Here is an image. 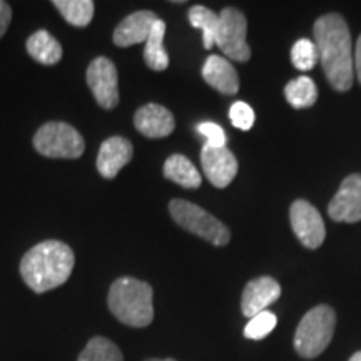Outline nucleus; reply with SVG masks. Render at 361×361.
<instances>
[{
  "mask_svg": "<svg viewBox=\"0 0 361 361\" xmlns=\"http://www.w3.org/2000/svg\"><path fill=\"white\" fill-rule=\"evenodd\" d=\"M78 361H124L123 351L106 336H94L78 356Z\"/></svg>",
  "mask_w": 361,
  "mask_h": 361,
  "instance_id": "22",
  "label": "nucleus"
},
{
  "mask_svg": "<svg viewBox=\"0 0 361 361\" xmlns=\"http://www.w3.org/2000/svg\"><path fill=\"white\" fill-rule=\"evenodd\" d=\"M290 221L293 233L308 250H316L326 238L324 221L318 209L305 200H296L290 207Z\"/></svg>",
  "mask_w": 361,
  "mask_h": 361,
  "instance_id": "9",
  "label": "nucleus"
},
{
  "mask_svg": "<svg viewBox=\"0 0 361 361\" xmlns=\"http://www.w3.org/2000/svg\"><path fill=\"white\" fill-rule=\"evenodd\" d=\"M335 326L336 314L331 306L319 305L311 308L296 328L293 341L296 353L306 360H313L322 355L333 340Z\"/></svg>",
  "mask_w": 361,
  "mask_h": 361,
  "instance_id": "4",
  "label": "nucleus"
},
{
  "mask_svg": "<svg viewBox=\"0 0 361 361\" xmlns=\"http://www.w3.org/2000/svg\"><path fill=\"white\" fill-rule=\"evenodd\" d=\"M247 20L241 11L234 7H226L219 12L218 30L214 44L221 52L231 61L247 62L251 57V49L246 42Z\"/></svg>",
  "mask_w": 361,
  "mask_h": 361,
  "instance_id": "7",
  "label": "nucleus"
},
{
  "mask_svg": "<svg viewBox=\"0 0 361 361\" xmlns=\"http://www.w3.org/2000/svg\"><path fill=\"white\" fill-rule=\"evenodd\" d=\"M164 35H166V24L164 20H157L152 27L151 34L146 40L144 47V62L149 69L152 71H166L169 66V56L164 49Z\"/></svg>",
  "mask_w": 361,
  "mask_h": 361,
  "instance_id": "19",
  "label": "nucleus"
},
{
  "mask_svg": "<svg viewBox=\"0 0 361 361\" xmlns=\"http://www.w3.org/2000/svg\"><path fill=\"white\" fill-rule=\"evenodd\" d=\"M12 22V7L7 2L0 0V39L7 32L8 25Z\"/></svg>",
  "mask_w": 361,
  "mask_h": 361,
  "instance_id": "28",
  "label": "nucleus"
},
{
  "mask_svg": "<svg viewBox=\"0 0 361 361\" xmlns=\"http://www.w3.org/2000/svg\"><path fill=\"white\" fill-rule=\"evenodd\" d=\"M188 19L191 22L192 27L200 29L202 32V44L204 49H213L214 39H216V30H218V22H219V13H216L211 8L204 6H192L188 12Z\"/></svg>",
  "mask_w": 361,
  "mask_h": 361,
  "instance_id": "23",
  "label": "nucleus"
},
{
  "mask_svg": "<svg viewBox=\"0 0 361 361\" xmlns=\"http://www.w3.org/2000/svg\"><path fill=\"white\" fill-rule=\"evenodd\" d=\"M27 54L42 66H56L62 59V45L47 30H37L27 39Z\"/></svg>",
  "mask_w": 361,
  "mask_h": 361,
  "instance_id": "17",
  "label": "nucleus"
},
{
  "mask_svg": "<svg viewBox=\"0 0 361 361\" xmlns=\"http://www.w3.org/2000/svg\"><path fill=\"white\" fill-rule=\"evenodd\" d=\"M229 119H231V123L236 129L250 130L252 124H255L256 116L250 104L238 101L229 107Z\"/></svg>",
  "mask_w": 361,
  "mask_h": 361,
  "instance_id": "26",
  "label": "nucleus"
},
{
  "mask_svg": "<svg viewBox=\"0 0 361 361\" xmlns=\"http://www.w3.org/2000/svg\"><path fill=\"white\" fill-rule=\"evenodd\" d=\"M134 147L129 139L121 137V135H112L106 139L99 147L97 154V171L104 179H114L124 166L133 161Z\"/></svg>",
  "mask_w": 361,
  "mask_h": 361,
  "instance_id": "13",
  "label": "nucleus"
},
{
  "mask_svg": "<svg viewBox=\"0 0 361 361\" xmlns=\"http://www.w3.org/2000/svg\"><path fill=\"white\" fill-rule=\"evenodd\" d=\"M32 142L39 154L51 159H79L85 149L82 134L61 121H51L40 126Z\"/></svg>",
  "mask_w": 361,
  "mask_h": 361,
  "instance_id": "6",
  "label": "nucleus"
},
{
  "mask_svg": "<svg viewBox=\"0 0 361 361\" xmlns=\"http://www.w3.org/2000/svg\"><path fill=\"white\" fill-rule=\"evenodd\" d=\"M318 49H316L313 40L300 39L291 47V62L298 71L308 72L318 64Z\"/></svg>",
  "mask_w": 361,
  "mask_h": 361,
  "instance_id": "24",
  "label": "nucleus"
},
{
  "mask_svg": "<svg viewBox=\"0 0 361 361\" xmlns=\"http://www.w3.org/2000/svg\"><path fill=\"white\" fill-rule=\"evenodd\" d=\"M52 6L61 12L67 24L74 27H87L96 11L92 0H54Z\"/></svg>",
  "mask_w": 361,
  "mask_h": 361,
  "instance_id": "21",
  "label": "nucleus"
},
{
  "mask_svg": "<svg viewBox=\"0 0 361 361\" xmlns=\"http://www.w3.org/2000/svg\"><path fill=\"white\" fill-rule=\"evenodd\" d=\"M201 166L207 180L214 188H228L238 174V161L228 147H211L204 144L201 149Z\"/></svg>",
  "mask_w": 361,
  "mask_h": 361,
  "instance_id": "11",
  "label": "nucleus"
},
{
  "mask_svg": "<svg viewBox=\"0 0 361 361\" xmlns=\"http://www.w3.org/2000/svg\"><path fill=\"white\" fill-rule=\"evenodd\" d=\"M157 20H159V17L152 11H137L130 13L116 27L114 34H112V42L123 49L135 44H146L149 34H151Z\"/></svg>",
  "mask_w": 361,
  "mask_h": 361,
  "instance_id": "15",
  "label": "nucleus"
},
{
  "mask_svg": "<svg viewBox=\"0 0 361 361\" xmlns=\"http://www.w3.org/2000/svg\"><path fill=\"white\" fill-rule=\"evenodd\" d=\"M348 361H361V351H358V353H355Z\"/></svg>",
  "mask_w": 361,
  "mask_h": 361,
  "instance_id": "30",
  "label": "nucleus"
},
{
  "mask_svg": "<svg viewBox=\"0 0 361 361\" xmlns=\"http://www.w3.org/2000/svg\"><path fill=\"white\" fill-rule=\"evenodd\" d=\"M169 214L176 224L211 245L226 246L231 241L228 226L191 201L173 200L169 202Z\"/></svg>",
  "mask_w": 361,
  "mask_h": 361,
  "instance_id": "5",
  "label": "nucleus"
},
{
  "mask_svg": "<svg viewBox=\"0 0 361 361\" xmlns=\"http://www.w3.org/2000/svg\"><path fill=\"white\" fill-rule=\"evenodd\" d=\"M328 214L336 223L361 221V174H350L341 180L340 189L329 201Z\"/></svg>",
  "mask_w": 361,
  "mask_h": 361,
  "instance_id": "10",
  "label": "nucleus"
},
{
  "mask_svg": "<svg viewBox=\"0 0 361 361\" xmlns=\"http://www.w3.org/2000/svg\"><path fill=\"white\" fill-rule=\"evenodd\" d=\"M281 286L274 278L259 276L251 279L245 286L241 296V311L247 318H255L256 314L268 310L269 305L279 300Z\"/></svg>",
  "mask_w": 361,
  "mask_h": 361,
  "instance_id": "12",
  "label": "nucleus"
},
{
  "mask_svg": "<svg viewBox=\"0 0 361 361\" xmlns=\"http://www.w3.org/2000/svg\"><path fill=\"white\" fill-rule=\"evenodd\" d=\"M284 97L295 109H306V107L314 106V102L318 101V89L313 79H310L308 75H300L286 84Z\"/></svg>",
  "mask_w": 361,
  "mask_h": 361,
  "instance_id": "20",
  "label": "nucleus"
},
{
  "mask_svg": "<svg viewBox=\"0 0 361 361\" xmlns=\"http://www.w3.org/2000/svg\"><path fill=\"white\" fill-rule=\"evenodd\" d=\"M154 291L146 281L121 276L111 284L107 306L117 322L130 328H146L154 319Z\"/></svg>",
  "mask_w": 361,
  "mask_h": 361,
  "instance_id": "3",
  "label": "nucleus"
},
{
  "mask_svg": "<svg viewBox=\"0 0 361 361\" xmlns=\"http://www.w3.org/2000/svg\"><path fill=\"white\" fill-rule=\"evenodd\" d=\"M164 178L169 179L171 183L179 184L180 188L186 189H197L201 186V174L196 166L183 154L169 156L164 162Z\"/></svg>",
  "mask_w": 361,
  "mask_h": 361,
  "instance_id": "18",
  "label": "nucleus"
},
{
  "mask_svg": "<svg viewBox=\"0 0 361 361\" xmlns=\"http://www.w3.org/2000/svg\"><path fill=\"white\" fill-rule=\"evenodd\" d=\"M134 128L149 139H162L174 133L176 121L169 109L151 102L135 111Z\"/></svg>",
  "mask_w": 361,
  "mask_h": 361,
  "instance_id": "14",
  "label": "nucleus"
},
{
  "mask_svg": "<svg viewBox=\"0 0 361 361\" xmlns=\"http://www.w3.org/2000/svg\"><path fill=\"white\" fill-rule=\"evenodd\" d=\"M353 66H355V75L361 84V35L356 40L355 51H353Z\"/></svg>",
  "mask_w": 361,
  "mask_h": 361,
  "instance_id": "29",
  "label": "nucleus"
},
{
  "mask_svg": "<svg viewBox=\"0 0 361 361\" xmlns=\"http://www.w3.org/2000/svg\"><path fill=\"white\" fill-rule=\"evenodd\" d=\"M314 45L318 49L324 75L329 85L338 92L353 87V44L348 24L340 13L322 16L313 25Z\"/></svg>",
  "mask_w": 361,
  "mask_h": 361,
  "instance_id": "1",
  "label": "nucleus"
},
{
  "mask_svg": "<svg viewBox=\"0 0 361 361\" xmlns=\"http://www.w3.org/2000/svg\"><path fill=\"white\" fill-rule=\"evenodd\" d=\"M75 264L72 247L57 239L39 243L25 252L20 261V276L37 295L66 284Z\"/></svg>",
  "mask_w": 361,
  "mask_h": 361,
  "instance_id": "2",
  "label": "nucleus"
},
{
  "mask_svg": "<svg viewBox=\"0 0 361 361\" xmlns=\"http://www.w3.org/2000/svg\"><path fill=\"white\" fill-rule=\"evenodd\" d=\"M197 133L207 139V146L211 147H226V134L223 128L216 123H201L197 126Z\"/></svg>",
  "mask_w": 361,
  "mask_h": 361,
  "instance_id": "27",
  "label": "nucleus"
},
{
  "mask_svg": "<svg viewBox=\"0 0 361 361\" xmlns=\"http://www.w3.org/2000/svg\"><path fill=\"white\" fill-rule=\"evenodd\" d=\"M202 79L211 87L226 96H234L239 90V78L234 66L221 56H209L202 66Z\"/></svg>",
  "mask_w": 361,
  "mask_h": 361,
  "instance_id": "16",
  "label": "nucleus"
},
{
  "mask_svg": "<svg viewBox=\"0 0 361 361\" xmlns=\"http://www.w3.org/2000/svg\"><path fill=\"white\" fill-rule=\"evenodd\" d=\"M144 361H176L174 358H164V360H161V358H147V360H144Z\"/></svg>",
  "mask_w": 361,
  "mask_h": 361,
  "instance_id": "31",
  "label": "nucleus"
},
{
  "mask_svg": "<svg viewBox=\"0 0 361 361\" xmlns=\"http://www.w3.org/2000/svg\"><path fill=\"white\" fill-rule=\"evenodd\" d=\"M87 85L102 109L111 111L119 104V74L111 59L96 57L87 67Z\"/></svg>",
  "mask_w": 361,
  "mask_h": 361,
  "instance_id": "8",
  "label": "nucleus"
},
{
  "mask_svg": "<svg viewBox=\"0 0 361 361\" xmlns=\"http://www.w3.org/2000/svg\"><path fill=\"white\" fill-rule=\"evenodd\" d=\"M276 323H278V318L276 314L271 313V311H263V313L256 314L255 318H251L247 324L245 326V336L247 340H263L269 335L271 331H273L274 328H276Z\"/></svg>",
  "mask_w": 361,
  "mask_h": 361,
  "instance_id": "25",
  "label": "nucleus"
}]
</instances>
